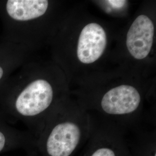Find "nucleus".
<instances>
[{"instance_id":"f257e3e1","label":"nucleus","mask_w":156,"mask_h":156,"mask_svg":"<svg viewBox=\"0 0 156 156\" xmlns=\"http://www.w3.org/2000/svg\"><path fill=\"white\" fill-rule=\"evenodd\" d=\"M54 72L26 62L0 87V114L9 122L26 124L35 138L60 103Z\"/></svg>"},{"instance_id":"f03ea898","label":"nucleus","mask_w":156,"mask_h":156,"mask_svg":"<svg viewBox=\"0 0 156 156\" xmlns=\"http://www.w3.org/2000/svg\"><path fill=\"white\" fill-rule=\"evenodd\" d=\"M92 129L83 112L60 102L35 136V151L39 156H73Z\"/></svg>"},{"instance_id":"7ed1b4c3","label":"nucleus","mask_w":156,"mask_h":156,"mask_svg":"<svg viewBox=\"0 0 156 156\" xmlns=\"http://www.w3.org/2000/svg\"><path fill=\"white\" fill-rule=\"evenodd\" d=\"M51 8L47 0H0L2 41L31 49L50 33Z\"/></svg>"},{"instance_id":"20e7f679","label":"nucleus","mask_w":156,"mask_h":156,"mask_svg":"<svg viewBox=\"0 0 156 156\" xmlns=\"http://www.w3.org/2000/svg\"><path fill=\"white\" fill-rule=\"evenodd\" d=\"M142 98L134 86L122 84L106 91L101 97L98 106L105 115L125 117L135 114L140 109Z\"/></svg>"},{"instance_id":"39448f33","label":"nucleus","mask_w":156,"mask_h":156,"mask_svg":"<svg viewBox=\"0 0 156 156\" xmlns=\"http://www.w3.org/2000/svg\"><path fill=\"white\" fill-rule=\"evenodd\" d=\"M84 151L82 156H131L128 142L113 128H93Z\"/></svg>"},{"instance_id":"423d86ee","label":"nucleus","mask_w":156,"mask_h":156,"mask_svg":"<svg viewBox=\"0 0 156 156\" xmlns=\"http://www.w3.org/2000/svg\"><path fill=\"white\" fill-rule=\"evenodd\" d=\"M108 37L106 31L97 23L87 24L82 29L76 45V57L83 64L98 61L106 50Z\"/></svg>"},{"instance_id":"0eeeda50","label":"nucleus","mask_w":156,"mask_h":156,"mask_svg":"<svg viewBox=\"0 0 156 156\" xmlns=\"http://www.w3.org/2000/svg\"><path fill=\"white\" fill-rule=\"evenodd\" d=\"M154 37V26L145 15L137 17L128 29L126 46L129 53L136 60H144L149 55Z\"/></svg>"},{"instance_id":"6e6552de","label":"nucleus","mask_w":156,"mask_h":156,"mask_svg":"<svg viewBox=\"0 0 156 156\" xmlns=\"http://www.w3.org/2000/svg\"><path fill=\"white\" fill-rule=\"evenodd\" d=\"M17 149L35 152V138L31 133L13 127L0 114V154Z\"/></svg>"},{"instance_id":"1a4fd4ad","label":"nucleus","mask_w":156,"mask_h":156,"mask_svg":"<svg viewBox=\"0 0 156 156\" xmlns=\"http://www.w3.org/2000/svg\"><path fill=\"white\" fill-rule=\"evenodd\" d=\"M29 50L4 41L0 43V87L26 62Z\"/></svg>"},{"instance_id":"9d476101","label":"nucleus","mask_w":156,"mask_h":156,"mask_svg":"<svg viewBox=\"0 0 156 156\" xmlns=\"http://www.w3.org/2000/svg\"><path fill=\"white\" fill-rule=\"evenodd\" d=\"M131 156H156V136L142 135L133 145H129Z\"/></svg>"},{"instance_id":"9b49d317","label":"nucleus","mask_w":156,"mask_h":156,"mask_svg":"<svg viewBox=\"0 0 156 156\" xmlns=\"http://www.w3.org/2000/svg\"><path fill=\"white\" fill-rule=\"evenodd\" d=\"M106 2L114 8H121L126 2L125 1H107Z\"/></svg>"},{"instance_id":"f8f14e48","label":"nucleus","mask_w":156,"mask_h":156,"mask_svg":"<svg viewBox=\"0 0 156 156\" xmlns=\"http://www.w3.org/2000/svg\"><path fill=\"white\" fill-rule=\"evenodd\" d=\"M31 154V156H39L37 153H32Z\"/></svg>"}]
</instances>
